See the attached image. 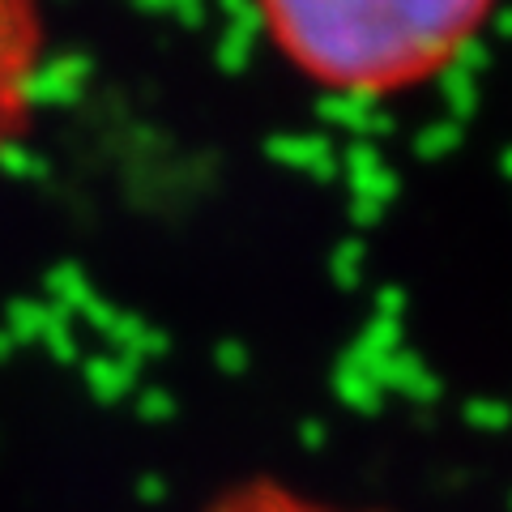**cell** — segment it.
I'll use <instances>...</instances> for the list:
<instances>
[{"instance_id": "cell-1", "label": "cell", "mask_w": 512, "mask_h": 512, "mask_svg": "<svg viewBox=\"0 0 512 512\" xmlns=\"http://www.w3.org/2000/svg\"><path fill=\"white\" fill-rule=\"evenodd\" d=\"M500 0H252L256 26L299 82L350 103L402 99L483 60Z\"/></svg>"}, {"instance_id": "cell-2", "label": "cell", "mask_w": 512, "mask_h": 512, "mask_svg": "<svg viewBox=\"0 0 512 512\" xmlns=\"http://www.w3.org/2000/svg\"><path fill=\"white\" fill-rule=\"evenodd\" d=\"M47 64V0H0V163L35 124Z\"/></svg>"}, {"instance_id": "cell-3", "label": "cell", "mask_w": 512, "mask_h": 512, "mask_svg": "<svg viewBox=\"0 0 512 512\" xmlns=\"http://www.w3.org/2000/svg\"><path fill=\"white\" fill-rule=\"evenodd\" d=\"M205 512H376V508H350L338 500H325L316 491H303L286 478H244L231 483Z\"/></svg>"}]
</instances>
